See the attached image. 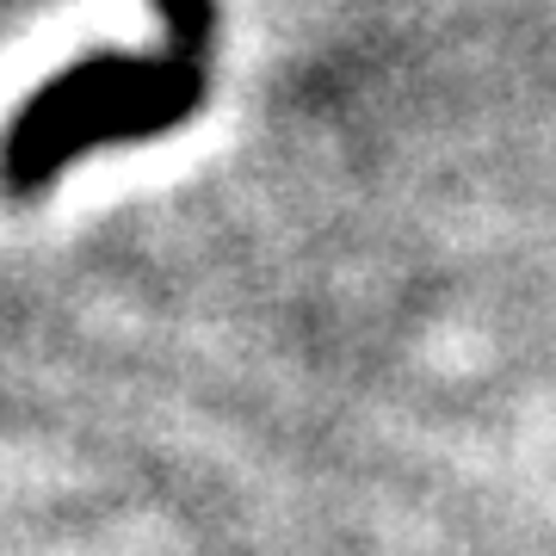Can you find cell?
Returning <instances> with one entry per match:
<instances>
[{"instance_id": "cell-1", "label": "cell", "mask_w": 556, "mask_h": 556, "mask_svg": "<svg viewBox=\"0 0 556 556\" xmlns=\"http://www.w3.org/2000/svg\"><path fill=\"white\" fill-rule=\"evenodd\" d=\"M155 7L167 31L155 56H130V50L80 56L13 112L0 137V186L13 199L50 192L56 174L80 155L167 137L204 105L217 0H155Z\"/></svg>"}]
</instances>
